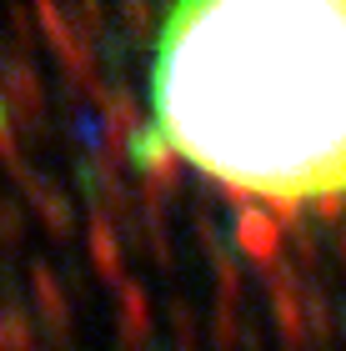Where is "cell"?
Returning a JSON list of instances; mask_svg holds the SVG:
<instances>
[{"instance_id": "obj_1", "label": "cell", "mask_w": 346, "mask_h": 351, "mask_svg": "<svg viewBox=\"0 0 346 351\" xmlns=\"http://www.w3.org/2000/svg\"><path fill=\"white\" fill-rule=\"evenodd\" d=\"M140 166L256 201L346 196V0H186L151 45Z\"/></svg>"}]
</instances>
